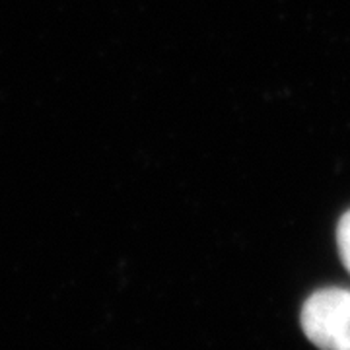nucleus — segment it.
Returning a JSON list of instances; mask_svg holds the SVG:
<instances>
[{
	"label": "nucleus",
	"instance_id": "f257e3e1",
	"mask_svg": "<svg viewBox=\"0 0 350 350\" xmlns=\"http://www.w3.org/2000/svg\"><path fill=\"white\" fill-rule=\"evenodd\" d=\"M301 329L321 350H350V290L325 288L301 308Z\"/></svg>",
	"mask_w": 350,
	"mask_h": 350
},
{
	"label": "nucleus",
	"instance_id": "f03ea898",
	"mask_svg": "<svg viewBox=\"0 0 350 350\" xmlns=\"http://www.w3.org/2000/svg\"><path fill=\"white\" fill-rule=\"evenodd\" d=\"M337 243H338V253H340V259L345 262L347 271L350 273V211L338 222L337 228Z\"/></svg>",
	"mask_w": 350,
	"mask_h": 350
}]
</instances>
